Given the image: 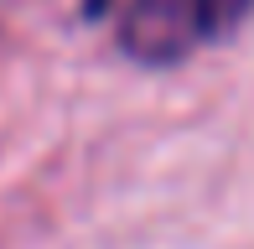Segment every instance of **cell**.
<instances>
[{"mask_svg":"<svg viewBox=\"0 0 254 249\" xmlns=\"http://www.w3.org/2000/svg\"><path fill=\"white\" fill-rule=\"evenodd\" d=\"M114 37L135 62H182L234 37L254 16V0H109Z\"/></svg>","mask_w":254,"mask_h":249,"instance_id":"6da1fadb","label":"cell"}]
</instances>
